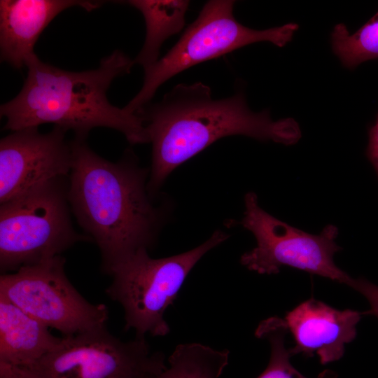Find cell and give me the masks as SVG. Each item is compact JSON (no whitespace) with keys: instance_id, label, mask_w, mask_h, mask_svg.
I'll return each instance as SVG.
<instances>
[{"instance_id":"1","label":"cell","mask_w":378,"mask_h":378,"mask_svg":"<svg viewBox=\"0 0 378 378\" xmlns=\"http://www.w3.org/2000/svg\"><path fill=\"white\" fill-rule=\"evenodd\" d=\"M68 198L80 226L98 246L103 273L141 248L153 245L161 216L149 199L148 172L127 153L117 162L95 153L85 142L71 141Z\"/></svg>"},{"instance_id":"2","label":"cell","mask_w":378,"mask_h":378,"mask_svg":"<svg viewBox=\"0 0 378 378\" xmlns=\"http://www.w3.org/2000/svg\"><path fill=\"white\" fill-rule=\"evenodd\" d=\"M139 113L153 146L150 194L176 167L219 139L244 135L292 145L302 136L294 119L273 120L267 110L252 111L243 92L214 99L209 87L202 83L178 84L160 102L146 105Z\"/></svg>"},{"instance_id":"3","label":"cell","mask_w":378,"mask_h":378,"mask_svg":"<svg viewBox=\"0 0 378 378\" xmlns=\"http://www.w3.org/2000/svg\"><path fill=\"white\" fill-rule=\"evenodd\" d=\"M134 64L119 50L102 59L95 69L69 71L42 62L36 55L27 63V76L13 99L0 106L4 130L17 131L53 123L75 138L85 139L94 127L121 132L131 144L149 142L142 115L111 104L107 91L113 80Z\"/></svg>"},{"instance_id":"4","label":"cell","mask_w":378,"mask_h":378,"mask_svg":"<svg viewBox=\"0 0 378 378\" xmlns=\"http://www.w3.org/2000/svg\"><path fill=\"white\" fill-rule=\"evenodd\" d=\"M228 238L218 230L200 246L186 252L153 258L141 248L113 268L112 281L105 293L124 312L125 330L135 337L166 336L170 328L164 318L169 306L177 298L187 276L208 251Z\"/></svg>"},{"instance_id":"5","label":"cell","mask_w":378,"mask_h":378,"mask_svg":"<svg viewBox=\"0 0 378 378\" xmlns=\"http://www.w3.org/2000/svg\"><path fill=\"white\" fill-rule=\"evenodd\" d=\"M68 188L67 177H60L1 204V274L59 255L78 242L92 241L72 225Z\"/></svg>"},{"instance_id":"6","label":"cell","mask_w":378,"mask_h":378,"mask_svg":"<svg viewBox=\"0 0 378 378\" xmlns=\"http://www.w3.org/2000/svg\"><path fill=\"white\" fill-rule=\"evenodd\" d=\"M234 1L229 0L206 2L178 42L164 56L144 69L141 90L124 108L139 112L160 86L192 66L254 43L270 42L284 47L298 29V24L292 22L263 30L248 28L234 18Z\"/></svg>"},{"instance_id":"7","label":"cell","mask_w":378,"mask_h":378,"mask_svg":"<svg viewBox=\"0 0 378 378\" xmlns=\"http://www.w3.org/2000/svg\"><path fill=\"white\" fill-rule=\"evenodd\" d=\"M244 216L240 223L251 231L256 246L244 253L241 263L247 269L262 274L279 272L283 266L300 270L348 285L352 277L338 267L334 255L342 248L335 239L338 228L326 225L319 234L295 228L264 211L257 195H245Z\"/></svg>"},{"instance_id":"8","label":"cell","mask_w":378,"mask_h":378,"mask_svg":"<svg viewBox=\"0 0 378 378\" xmlns=\"http://www.w3.org/2000/svg\"><path fill=\"white\" fill-rule=\"evenodd\" d=\"M167 365L146 338L124 341L104 326L62 336L55 350L26 368L38 378H144Z\"/></svg>"},{"instance_id":"9","label":"cell","mask_w":378,"mask_h":378,"mask_svg":"<svg viewBox=\"0 0 378 378\" xmlns=\"http://www.w3.org/2000/svg\"><path fill=\"white\" fill-rule=\"evenodd\" d=\"M61 255L0 276V295L63 336L106 326L104 304H92L74 288Z\"/></svg>"},{"instance_id":"10","label":"cell","mask_w":378,"mask_h":378,"mask_svg":"<svg viewBox=\"0 0 378 378\" xmlns=\"http://www.w3.org/2000/svg\"><path fill=\"white\" fill-rule=\"evenodd\" d=\"M66 131L55 126L13 131L0 141V203L15 199L53 179L68 177L72 165Z\"/></svg>"},{"instance_id":"11","label":"cell","mask_w":378,"mask_h":378,"mask_svg":"<svg viewBox=\"0 0 378 378\" xmlns=\"http://www.w3.org/2000/svg\"><path fill=\"white\" fill-rule=\"evenodd\" d=\"M361 314L350 309H335L312 298L299 304L284 318L272 317L262 321L256 329L255 336L262 338L276 330L290 332L295 343L289 349L291 356L316 355L320 363L326 365L343 356L345 345L356 336V326Z\"/></svg>"},{"instance_id":"12","label":"cell","mask_w":378,"mask_h":378,"mask_svg":"<svg viewBox=\"0 0 378 378\" xmlns=\"http://www.w3.org/2000/svg\"><path fill=\"white\" fill-rule=\"evenodd\" d=\"M102 4L101 1L77 0H1V61L20 69L36 55V42L58 14L74 6L90 11Z\"/></svg>"},{"instance_id":"13","label":"cell","mask_w":378,"mask_h":378,"mask_svg":"<svg viewBox=\"0 0 378 378\" xmlns=\"http://www.w3.org/2000/svg\"><path fill=\"white\" fill-rule=\"evenodd\" d=\"M62 337L0 295V362L27 368L55 350Z\"/></svg>"},{"instance_id":"14","label":"cell","mask_w":378,"mask_h":378,"mask_svg":"<svg viewBox=\"0 0 378 378\" xmlns=\"http://www.w3.org/2000/svg\"><path fill=\"white\" fill-rule=\"evenodd\" d=\"M122 2L139 10L144 18L146 38L141 50L134 59V63L146 69L159 59L163 43L183 29L190 2L178 0H130Z\"/></svg>"},{"instance_id":"15","label":"cell","mask_w":378,"mask_h":378,"mask_svg":"<svg viewBox=\"0 0 378 378\" xmlns=\"http://www.w3.org/2000/svg\"><path fill=\"white\" fill-rule=\"evenodd\" d=\"M230 351L197 343L176 346L165 369L153 378H219L229 363Z\"/></svg>"},{"instance_id":"16","label":"cell","mask_w":378,"mask_h":378,"mask_svg":"<svg viewBox=\"0 0 378 378\" xmlns=\"http://www.w3.org/2000/svg\"><path fill=\"white\" fill-rule=\"evenodd\" d=\"M331 42L334 53L347 68L378 59V12L352 34L344 24L335 25Z\"/></svg>"},{"instance_id":"17","label":"cell","mask_w":378,"mask_h":378,"mask_svg":"<svg viewBox=\"0 0 378 378\" xmlns=\"http://www.w3.org/2000/svg\"><path fill=\"white\" fill-rule=\"evenodd\" d=\"M281 330L266 334L263 337L269 340L271 348L270 358L265 370L256 378H308L295 369L290 361L289 349L285 345L284 335ZM324 372L317 378H326Z\"/></svg>"},{"instance_id":"18","label":"cell","mask_w":378,"mask_h":378,"mask_svg":"<svg viewBox=\"0 0 378 378\" xmlns=\"http://www.w3.org/2000/svg\"><path fill=\"white\" fill-rule=\"evenodd\" d=\"M348 286L360 293L368 302L370 309L363 314L378 318V286L365 279L352 278Z\"/></svg>"},{"instance_id":"19","label":"cell","mask_w":378,"mask_h":378,"mask_svg":"<svg viewBox=\"0 0 378 378\" xmlns=\"http://www.w3.org/2000/svg\"><path fill=\"white\" fill-rule=\"evenodd\" d=\"M0 378H38L26 368L0 362Z\"/></svg>"},{"instance_id":"20","label":"cell","mask_w":378,"mask_h":378,"mask_svg":"<svg viewBox=\"0 0 378 378\" xmlns=\"http://www.w3.org/2000/svg\"><path fill=\"white\" fill-rule=\"evenodd\" d=\"M368 155L378 174V118L369 133Z\"/></svg>"},{"instance_id":"21","label":"cell","mask_w":378,"mask_h":378,"mask_svg":"<svg viewBox=\"0 0 378 378\" xmlns=\"http://www.w3.org/2000/svg\"><path fill=\"white\" fill-rule=\"evenodd\" d=\"M156 375V374H155ZM155 375H153V376H149V377H144V378H153L154 376Z\"/></svg>"}]
</instances>
